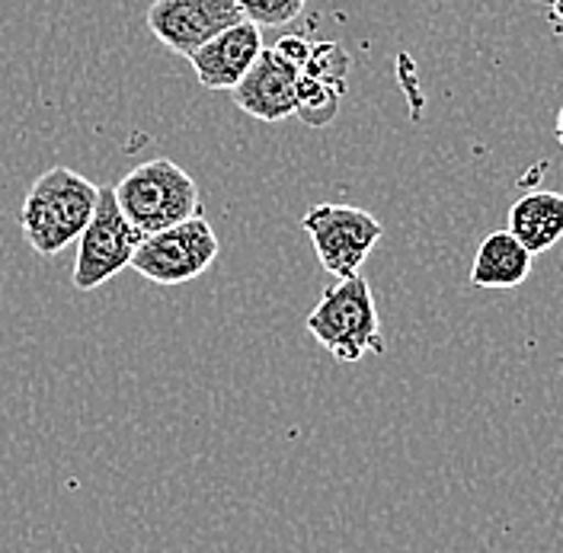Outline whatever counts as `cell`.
<instances>
[{"label": "cell", "instance_id": "6da1fadb", "mask_svg": "<svg viewBox=\"0 0 563 553\" xmlns=\"http://www.w3.org/2000/svg\"><path fill=\"white\" fill-rule=\"evenodd\" d=\"M100 202V186L70 167L38 174L20 208L23 237L38 256H58L84 234Z\"/></svg>", "mask_w": 563, "mask_h": 553}, {"label": "cell", "instance_id": "ba28073f", "mask_svg": "<svg viewBox=\"0 0 563 553\" xmlns=\"http://www.w3.org/2000/svg\"><path fill=\"white\" fill-rule=\"evenodd\" d=\"M231 93L241 112L276 125L298 109V70L285 65L273 48H263L256 65L246 70V77Z\"/></svg>", "mask_w": 563, "mask_h": 553}, {"label": "cell", "instance_id": "5b68a950", "mask_svg": "<svg viewBox=\"0 0 563 553\" xmlns=\"http://www.w3.org/2000/svg\"><path fill=\"white\" fill-rule=\"evenodd\" d=\"M301 228L308 231L320 266L333 278L358 276V269L385 234L382 221L372 211L333 202L311 208L301 218Z\"/></svg>", "mask_w": 563, "mask_h": 553}, {"label": "cell", "instance_id": "2e32d148", "mask_svg": "<svg viewBox=\"0 0 563 553\" xmlns=\"http://www.w3.org/2000/svg\"><path fill=\"white\" fill-rule=\"evenodd\" d=\"M554 132H558V141H561V147H563V106H561V112H558V129H554Z\"/></svg>", "mask_w": 563, "mask_h": 553}, {"label": "cell", "instance_id": "7c38bea8", "mask_svg": "<svg viewBox=\"0 0 563 553\" xmlns=\"http://www.w3.org/2000/svg\"><path fill=\"white\" fill-rule=\"evenodd\" d=\"M340 100H343V90L320 84L308 74H298V109H295V115L305 125H311V129L330 125L340 112Z\"/></svg>", "mask_w": 563, "mask_h": 553}, {"label": "cell", "instance_id": "5bb4252c", "mask_svg": "<svg viewBox=\"0 0 563 553\" xmlns=\"http://www.w3.org/2000/svg\"><path fill=\"white\" fill-rule=\"evenodd\" d=\"M238 3L250 23H256L260 30H269V26L295 23L308 0H238Z\"/></svg>", "mask_w": 563, "mask_h": 553}, {"label": "cell", "instance_id": "52a82bcc", "mask_svg": "<svg viewBox=\"0 0 563 553\" xmlns=\"http://www.w3.org/2000/svg\"><path fill=\"white\" fill-rule=\"evenodd\" d=\"M246 20L238 0H154L147 7L151 35L176 52L192 58L218 33Z\"/></svg>", "mask_w": 563, "mask_h": 553}, {"label": "cell", "instance_id": "30bf717a", "mask_svg": "<svg viewBox=\"0 0 563 553\" xmlns=\"http://www.w3.org/2000/svg\"><path fill=\"white\" fill-rule=\"evenodd\" d=\"M506 231L526 246L531 256H541L563 241V196L551 189H534L519 196L509 208Z\"/></svg>", "mask_w": 563, "mask_h": 553}, {"label": "cell", "instance_id": "8fae6325", "mask_svg": "<svg viewBox=\"0 0 563 553\" xmlns=\"http://www.w3.org/2000/svg\"><path fill=\"white\" fill-rule=\"evenodd\" d=\"M531 266H534V256L509 231H493L477 246V256L471 266V285L493 288V291L519 288L531 276Z\"/></svg>", "mask_w": 563, "mask_h": 553}, {"label": "cell", "instance_id": "277c9868", "mask_svg": "<svg viewBox=\"0 0 563 553\" xmlns=\"http://www.w3.org/2000/svg\"><path fill=\"white\" fill-rule=\"evenodd\" d=\"M221 253L218 234L206 214H196L167 231L147 234L132 256V269L154 285H186L206 276Z\"/></svg>", "mask_w": 563, "mask_h": 553}, {"label": "cell", "instance_id": "9a60e30c", "mask_svg": "<svg viewBox=\"0 0 563 553\" xmlns=\"http://www.w3.org/2000/svg\"><path fill=\"white\" fill-rule=\"evenodd\" d=\"M311 48H314V42L311 38H305V35H282L279 42L273 45V52L279 55L285 65H291V68L305 70L308 65V58H311Z\"/></svg>", "mask_w": 563, "mask_h": 553}, {"label": "cell", "instance_id": "3957f363", "mask_svg": "<svg viewBox=\"0 0 563 553\" xmlns=\"http://www.w3.org/2000/svg\"><path fill=\"white\" fill-rule=\"evenodd\" d=\"M112 192L122 214L144 237L202 214V196L196 179L170 157H154L139 164L112 186Z\"/></svg>", "mask_w": 563, "mask_h": 553}, {"label": "cell", "instance_id": "4fadbf2b", "mask_svg": "<svg viewBox=\"0 0 563 553\" xmlns=\"http://www.w3.org/2000/svg\"><path fill=\"white\" fill-rule=\"evenodd\" d=\"M350 65V55H346V48L340 42H314L311 58H308V65H305L301 74H308V77H314L320 84H330V87H336V90L346 93Z\"/></svg>", "mask_w": 563, "mask_h": 553}, {"label": "cell", "instance_id": "7a4b0ae2", "mask_svg": "<svg viewBox=\"0 0 563 553\" xmlns=\"http://www.w3.org/2000/svg\"><path fill=\"white\" fill-rule=\"evenodd\" d=\"M308 333L336 362L355 365L365 355H385L382 313L375 305L372 285L362 276L336 278L305 320Z\"/></svg>", "mask_w": 563, "mask_h": 553}, {"label": "cell", "instance_id": "9c48e42d", "mask_svg": "<svg viewBox=\"0 0 563 553\" xmlns=\"http://www.w3.org/2000/svg\"><path fill=\"white\" fill-rule=\"evenodd\" d=\"M260 55H263V30L250 20H241L238 26L206 42L189 58V65L206 90H234Z\"/></svg>", "mask_w": 563, "mask_h": 553}, {"label": "cell", "instance_id": "8992f818", "mask_svg": "<svg viewBox=\"0 0 563 553\" xmlns=\"http://www.w3.org/2000/svg\"><path fill=\"white\" fill-rule=\"evenodd\" d=\"M77 241L80 246H77V263H74L70 281L77 291H97L109 278L119 276L125 266H132V256L144 241V234L122 214L115 192L103 186L97 211Z\"/></svg>", "mask_w": 563, "mask_h": 553}]
</instances>
